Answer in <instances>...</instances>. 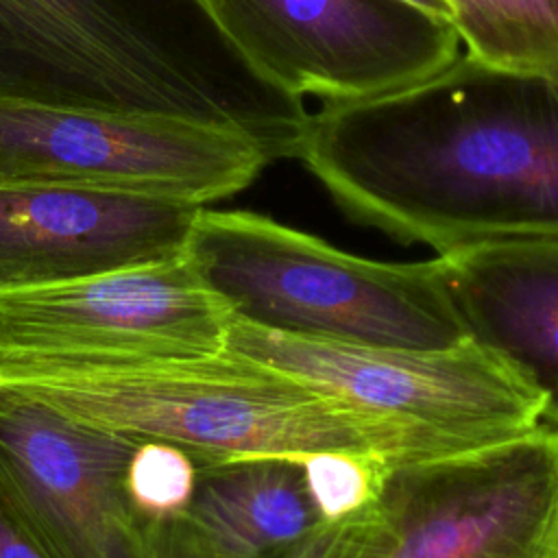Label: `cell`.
Listing matches in <instances>:
<instances>
[{"mask_svg": "<svg viewBox=\"0 0 558 558\" xmlns=\"http://www.w3.org/2000/svg\"><path fill=\"white\" fill-rule=\"evenodd\" d=\"M296 159L353 220L449 253L558 240V81L460 52L310 113Z\"/></svg>", "mask_w": 558, "mask_h": 558, "instance_id": "6da1fadb", "label": "cell"}, {"mask_svg": "<svg viewBox=\"0 0 558 558\" xmlns=\"http://www.w3.org/2000/svg\"><path fill=\"white\" fill-rule=\"evenodd\" d=\"M0 102L198 122L275 161L296 159L310 118L203 0H0Z\"/></svg>", "mask_w": 558, "mask_h": 558, "instance_id": "7a4b0ae2", "label": "cell"}, {"mask_svg": "<svg viewBox=\"0 0 558 558\" xmlns=\"http://www.w3.org/2000/svg\"><path fill=\"white\" fill-rule=\"evenodd\" d=\"M0 384L98 427L174 445L198 464L323 451L401 462L462 449L227 351L187 360L0 353Z\"/></svg>", "mask_w": 558, "mask_h": 558, "instance_id": "3957f363", "label": "cell"}, {"mask_svg": "<svg viewBox=\"0 0 558 558\" xmlns=\"http://www.w3.org/2000/svg\"><path fill=\"white\" fill-rule=\"evenodd\" d=\"M183 262L233 320L264 331L423 351L469 340L438 259H366L253 211L201 207Z\"/></svg>", "mask_w": 558, "mask_h": 558, "instance_id": "277c9868", "label": "cell"}, {"mask_svg": "<svg viewBox=\"0 0 558 558\" xmlns=\"http://www.w3.org/2000/svg\"><path fill=\"white\" fill-rule=\"evenodd\" d=\"M340 558H558V427L390 462Z\"/></svg>", "mask_w": 558, "mask_h": 558, "instance_id": "5b68a950", "label": "cell"}, {"mask_svg": "<svg viewBox=\"0 0 558 558\" xmlns=\"http://www.w3.org/2000/svg\"><path fill=\"white\" fill-rule=\"evenodd\" d=\"M222 351L275 366L355 410L462 449L543 423L541 399L471 340L438 351L366 347L264 331L231 318Z\"/></svg>", "mask_w": 558, "mask_h": 558, "instance_id": "8992f818", "label": "cell"}, {"mask_svg": "<svg viewBox=\"0 0 558 558\" xmlns=\"http://www.w3.org/2000/svg\"><path fill=\"white\" fill-rule=\"evenodd\" d=\"M272 161L262 144L198 122L0 102V179L205 207L248 187Z\"/></svg>", "mask_w": 558, "mask_h": 558, "instance_id": "52a82bcc", "label": "cell"}, {"mask_svg": "<svg viewBox=\"0 0 558 558\" xmlns=\"http://www.w3.org/2000/svg\"><path fill=\"white\" fill-rule=\"evenodd\" d=\"M279 89L353 102L416 83L460 54L451 22L405 0H203Z\"/></svg>", "mask_w": 558, "mask_h": 558, "instance_id": "ba28073f", "label": "cell"}, {"mask_svg": "<svg viewBox=\"0 0 558 558\" xmlns=\"http://www.w3.org/2000/svg\"><path fill=\"white\" fill-rule=\"evenodd\" d=\"M137 442L0 384V501L52 558H153L126 493Z\"/></svg>", "mask_w": 558, "mask_h": 558, "instance_id": "9c48e42d", "label": "cell"}, {"mask_svg": "<svg viewBox=\"0 0 558 558\" xmlns=\"http://www.w3.org/2000/svg\"><path fill=\"white\" fill-rule=\"evenodd\" d=\"M229 323L179 257L0 294V353L187 360L220 353Z\"/></svg>", "mask_w": 558, "mask_h": 558, "instance_id": "30bf717a", "label": "cell"}, {"mask_svg": "<svg viewBox=\"0 0 558 558\" xmlns=\"http://www.w3.org/2000/svg\"><path fill=\"white\" fill-rule=\"evenodd\" d=\"M201 205L0 179V294L183 257Z\"/></svg>", "mask_w": 558, "mask_h": 558, "instance_id": "8fae6325", "label": "cell"}, {"mask_svg": "<svg viewBox=\"0 0 558 558\" xmlns=\"http://www.w3.org/2000/svg\"><path fill=\"white\" fill-rule=\"evenodd\" d=\"M436 259L469 340L523 381L558 427V240L482 244Z\"/></svg>", "mask_w": 558, "mask_h": 558, "instance_id": "7c38bea8", "label": "cell"}, {"mask_svg": "<svg viewBox=\"0 0 558 558\" xmlns=\"http://www.w3.org/2000/svg\"><path fill=\"white\" fill-rule=\"evenodd\" d=\"M181 517L225 558H281L325 523L296 458L198 464Z\"/></svg>", "mask_w": 558, "mask_h": 558, "instance_id": "4fadbf2b", "label": "cell"}, {"mask_svg": "<svg viewBox=\"0 0 558 558\" xmlns=\"http://www.w3.org/2000/svg\"><path fill=\"white\" fill-rule=\"evenodd\" d=\"M464 52L558 81V0H445Z\"/></svg>", "mask_w": 558, "mask_h": 558, "instance_id": "5bb4252c", "label": "cell"}, {"mask_svg": "<svg viewBox=\"0 0 558 558\" xmlns=\"http://www.w3.org/2000/svg\"><path fill=\"white\" fill-rule=\"evenodd\" d=\"M198 462L183 449L157 440H140L129 469L126 493L146 523L181 517L194 495Z\"/></svg>", "mask_w": 558, "mask_h": 558, "instance_id": "9a60e30c", "label": "cell"}, {"mask_svg": "<svg viewBox=\"0 0 558 558\" xmlns=\"http://www.w3.org/2000/svg\"><path fill=\"white\" fill-rule=\"evenodd\" d=\"M301 462L325 523L347 521L368 510L379 493L384 469L390 464V460L353 451H323Z\"/></svg>", "mask_w": 558, "mask_h": 558, "instance_id": "2e32d148", "label": "cell"}, {"mask_svg": "<svg viewBox=\"0 0 558 558\" xmlns=\"http://www.w3.org/2000/svg\"><path fill=\"white\" fill-rule=\"evenodd\" d=\"M153 558H225L183 517L153 525Z\"/></svg>", "mask_w": 558, "mask_h": 558, "instance_id": "e0dca14e", "label": "cell"}, {"mask_svg": "<svg viewBox=\"0 0 558 558\" xmlns=\"http://www.w3.org/2000/svg\"><path fill=\"white\" fill-rule=\"evenodd\" d=\"M353 519L323 523L316 532H312L305 541L294 545L281 558H340L344 551Z\"/></svg>", "mask_w": 558, "mask_h": 558, "instance_id": "ac0fdd59", "label": "cell"}, {"mask_svg": "<svg viewBox=\"0 0 558 558\" xmlns=\"http://www.w3.org/2000/svg\"><path fill=\"white\" fill-rule=\"evenodd\" d=\"M0 558H52L0 501Z\"/></svg>", "mask_w": 558, "mask_h": 558, "instance_id": "d6986e66", "label": "cell"}, {"mask_svg": "<svg viewBox=\"0 0 558 558\" xmlns=\"http://www.w3.org/2000/svg\"><path fill=\"white\" fill-rule=\"evenodd\" d=\"M405 2H410V4H414V7H418V9H423L425 13H429V15H434V17H440V20L451 22V11H449V7H447L445 0H405Z\"/></svg>", "mask_w": 558, "mask_h": 558, "instance_id": "ffe728a7", "label": "cell"}]
</instances>
